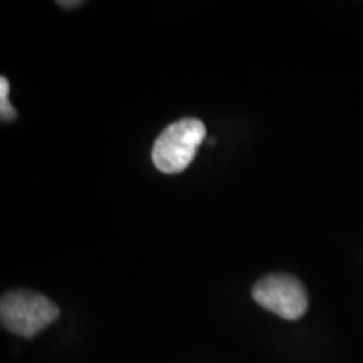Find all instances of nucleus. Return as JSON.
Returning <instances> with one entry per match:
<instances>
[{"label": "nucleus", "instance_id": "nucleus-1", "mask_svg": "<svg viewBox=\"0 0 363 363\" xmlns=\"http://www.w3.org/2000/svg\"><path fill=\"white\" fill-rule=\"evenodd\" d=\"M59 308L44 294L17 289L6 293L0 303L2 326L13 335L33 338L56 321Z\"/></svg>", "mask_w": 363, "mask_h": 363}, {"label": "nucleus", "instance_id": "nucleus-2", "mask_svg": "<svg viewBox=\"0 0 363 363\" xmlns=\"http://www.w3.org/2000/svg\"><path fill=\"white\" fill-rule=\"evenodd\" d=\"M203 140L206 126L201 120L185 118L162 131L152 150V160L163 174H180L192 163Z\"/></svg>", "mask_w": 363, "mask_h": 363}, {"label": "nucleus", "instance_id": "nucleus-3", "mask_svg": "<svg viewBox=\"0 0 363 363\" xmlns=\"http://www.w3.org/2000/svg\"><path fill=\"white\" fill-rule=\"evenodd\" d=\"M252 298L264 310L283 320H299L308 310V294L291 274H269L252 288Z\"/></svg>", "mask_w": 363, "mask_h": 363}, {"label": "nucleus", "instance_id": "nucleus-4", "mask_svg": "<svg viewBox=\"0 0 363 363\" xmlns=\"http://www.w3.org/2000/svg\"><path fill=\"white\" fill-rule=\"evenodd\" d=\"M0 115H2V121H6V123L17 120V113L9 103V81L4 76L0 78Z\"/></svg>", "mask_w": 363, "mask_h": 363}, {"label": "nucleus", "instance_id": "nucleus-5", "mask_svg": "<svg viewBox=\"0 0 363 363\" xmlns=\"http://www.w3.org/2000/svg\"><path fill=\"white\" fill-rule=\"evenodd\" d=\"M81 4H83V2H59V6L66 7V9H72V7L81 6Z\"/></svg>", "mask_w": 363, "mask_h": 363}]
</instances>
